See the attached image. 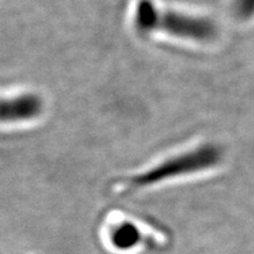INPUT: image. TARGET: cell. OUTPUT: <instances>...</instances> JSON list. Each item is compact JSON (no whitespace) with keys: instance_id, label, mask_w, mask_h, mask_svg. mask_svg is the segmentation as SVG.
Instances as JSON below:
<instances>
[{"instance_id":"cell-1","label":"cell","mask_w":254,"mask_h":254,"mask_svg":"<svg viewBox=\"0 0 254 254\" xmlns=\"http://www.w3.org/2000/svg\"><path fill=\"white\" fill-rule=\"evenodd\" d=\"M138 31L199 47H213L221 38L219 21L206 12L173 7L155 0H136L132 12Z\"/></svg>"},{"instance_id":"cell-3","label":"cell","mask_w":254,"mask_h":254,"mask_svg":"<svg viewBox=\"0 0 254 254\" xmlns=\"http://www.w3.org/2000/svg\"><path fill=\"white\" fill-rule=\"evenodd\" d=\"M44 112L39 95L24 93L0 97V124H18L36 120Z\"/></svg>"},{"instance_id":"cell-5","label":"cell","mask_w":254,"mask_h":254,"mask_svg":"<svg viewBox=\"0 0 254 254\" xmlns=\"http://www.w3.org/2000/svg\"><path fill=\"white\" fill-rule=\"evenodd\" d=\"M227 12L238 24H249L254 20V0H228Z\"/></svg>"},{"instance_id":"cell-2","label":"cell","mask_w":254,"mask_h":254,"mask_svg":"<svg viewBox=\"0 0 254 254\" xmlns=\"http://www.w3.org/2000/svg\"><path fill=\"white\" fill-rule=\"evenodd\" d=\"M226 161V148L215 140H204L167 155L124 182V190H144L213 173ZM122 189V190H123Z\"/></svg>"},{"instance_id":"cell-4","label":"cell","mask_w":254,"mask_h":254,"mask_svg":"<svg viewBox=\"0 0 254 254\" xmlns=\"http://www.w3.org/2000/svg\"><path fill=\"white\" fill-rule=\"evenodd\" d=\"M106 240L114 251L131 252L141 246L144 233L134 221L122 219L112 221L106 230Z\"/></svg>"}]
</instances>
